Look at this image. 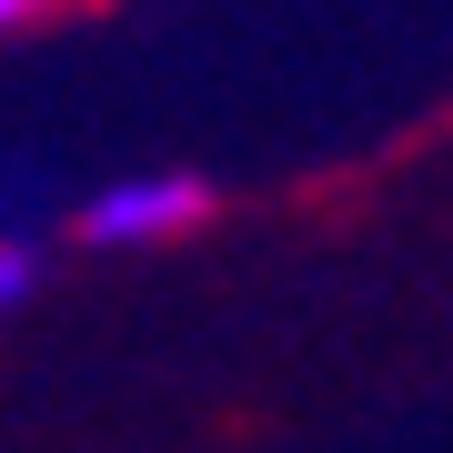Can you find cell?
<instances>
[{
	"mask_svg": "<svg viewBox=\"0 0 453 453\" xmlns=\"http://www.w3.org/2000/svg\"><path fill=\"white\" fill-rule=\"evenodd\" d=\"M202 211H211V192L192 172H121V181H101V192L71 211V232H81L91 252H142V242L192 232Z\"/></svg>",
	"mask_w": 453,
	"mask_h": 453,
	"instance_id": "1",
	"label": "cell"
},
{
	"mask_svg": "<svg viewBox=\"0 0 453 453\" xmlns=\"http://www.w3.org/2000/svg\"><path fill=\"white\" fill-rule=\"evenodd\" d=\"M31 282H41V242L31 232H0V312L31 303Z\"/></svg>",
	"mask_w": 453,
	"mask_h": 453,
	"instance_id": "2",
	"label": "cell"
},
{
	"mask_svg": "<svg viewBox=\"0 0 453 453\" xmlns=\"http://www.w3.org/2000/svg\"><path fill=\"white\" fill-rule=\"evenodd\" d=\"M41 11H50V0H0V31H31Z\"/></svg>",
	"mask_w": 453,
	"mask_h": 453,
	"instance_id": "3",
	"label": "cell"
}]
</instances>
